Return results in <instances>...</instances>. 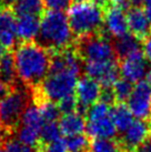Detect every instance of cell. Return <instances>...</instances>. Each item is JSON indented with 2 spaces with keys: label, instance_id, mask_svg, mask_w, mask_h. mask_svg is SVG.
<instances>
[{
  "label": "cell",
  "instance_id": "obj_37",
  "mask_svg": "<svg viewBox=\"0 0 151 152\" xmlns=\"http://www.w3.org/2000/svg\"><path fill=\"white\" fill-rule=\"evenodd\" d=\"M11 89L12 88H10V87L6 85L4 82L0 81V100H1L6 94H8V93L10 92V90H11Z\"/></svg>",
  "mask_w": 151,
  "mask_h": 152
},
{
  "label": "cell",
  "instance_id": "obj_35",
  "mask_svg": "<svg viewBox=\"0 0 151 152\" xmlns=\"http://www.w3.org/2000/svg\"><path fill=\"white\" fill-rule=\"evenodd\" d=\"M12 132L10 130H8L7 128H4V126L0 124V145L1 144H4L7 141H8L9 135L11 134Z\"/></svg>",
  "mask_w": 151,
  "mask_h": 152
},
{
  "label": "cell",
  "instance_id": "obj_40",
  "mask_svg": "<svg viewBox=\"0 0 151 152\" xmlns=\"http://www.w3.org/2000/svg\"><path fill=\"white\" fill-rule=\"evenodd\" d=\"M75 4H80V2H88V1H91V0H71Z\"/></svg>",
  "mask_w": 151,
  "mask_h": 152
},
{
  "label": "cell",
  "instance_id": "obj_46",
  "mask_svg": "<svg viewBox=\"0 0 151 152\" xmlns=\"http://www.w3.org/2000/svg\"><path fill=\"white\" fill-rule=\"evenodd\" d=\"M150 127H151V123H150Z\"/></svg>",
  "mask_w": 151,
  "mask_h": 152
},
{
  "label": "cell",
  "instance_id": "obj_4",
  "mask_svg": "<svg viewBox=\"0 0 151 152\" xmlns=\"http://www.w3.org/2000/svg\"><path fill=\"white\" fill-rule=\"evenodd\" d=\"M107 32H101L86 36L76 40L73 48L80 59L84 62H100L117 60L114 47L110 41Z\"/></svg>",
  "mask_w": 151,
  "mask_h": 152
},
{
  "label": "cell",
  "instance_id": "obj_2",
  "mask_svg": "<svg viewBox=\"0 0 151 152\" xmlns=\"http://www.w3.org/2000/svg\"><path fill=\"white\" fill-rule=\"evenodd\" d=\"M72 34L67 15L59 10H48L42 15L37 43L54 53L73 46Z\"/></svg>",
  "mask_w": 151,
  "mask_h": 152
},
{
  "label": "cell",
  "instance_id": "obj_23",
  "mask_svg": "<svg viewBox=\"0 0 151 152\" xmlns=\"http://www.w3.org/2000/svg\"><path fill=\"white\" fill-rule=\"evenodd\" d=\"M40 110L42 118L45 122H56L60 118V110L58 108V104L55 102L48 101V100H40V101L34 102Z\"/></svg>",
  "mask_w": 151,
  "mask_h": 152
},
{
  "label": "cell",
  "instance_id": "obj_28",
  "mask_svg": "<svg viewBox=\"0 0 151 152\" xmlns=\"http://www.w3.org/2000/svg\"><path fill=\"white\" fill-rule=\"evenodd\" d=\"M110 112H111V106L101 101L96 102L87 111V114H86L87 115V121L103 118L106 115H109Z\"/></svg>",
  "mask_w": 151,
  "mask_h": 152
},
{
  "label": "cell",
  "instance_id": "obj_25",
  "mask_svg": "<svg viewBox=\"0 0 151 152\" xmlns=\"http://www.w3.org/2000/svg\"><path fill=\"white\" fill-rule=\"evenodd\" d=\"M133 90L132 83L126 79H119V80L112 86V91L116 98V103H123L128 101L131 92Z\"/></svg>",
  "mask_w": 151,
  "mask_h": 152
},
{
  "label": "cell",
  "instance_id": "obj_34",
  "mask_svg": "<svg viewBox=\"0 0 151 152\" xmlns=\"http://www.w3.org/2000/svg\"><path fill=\"white\" fill-rule=\"evenodd\" d=\"M133 152H151V137H149L146 141H143L140 145H138L133 150Z\"/></svg>",
  "mask_w": 151,
  "mask_h": 152
},
{
  "label": "cell",
  "instance_id": "obj_32",
  "mask_svg": "<svg viewBox=\"0 0 151 152\" xmlns=\"http://www.w3.org/2000/svg\"><path fill=\"white\" fill-rule=\"evenodd\" d=\"M70 1L71 0H43V4L49 10L63 11L70 7Z\"/></svg>",
  "mask_w": 151,
  "mask_h": 152
},
{
  "label": "cell",
  "instance_id": "obj_21",
  "mask_svg": "<svg viewBox=\"0 0 151 152\" xmlns=\"http://www.w3.org/2000/svg\"><path fill=\"white\" fill-rule=\"evenodd\" d=\"M18 135V140L26 145H29L31 148H37L40 143V133L41 129H38L30 126H23L19 124V127L16 129Z\"/></svg>",
  "mask_w": 151,
  "mask_h": 152
},
{
  "label": "cell",
  "instance_id": "obj_30",
  "mask_svg": "<svg viewBox=\"0 0 151 152\" xmlns=\"http://www.w3.org/2000/svg\"><path fill=\"white\" fill-rule=\"evenodd\" d=\"M4 152H37L34 148L26 145L19 140H8L4 144Z\"/></svg>",
  "mask_w": 151,
  "mask_h": 152
},
{
  "label": "cell",
  "instance_id": "obj_3",
  "mask_svg": "<svg viewBox=\"0 0 151 152\" xmlns=\"http://www.w3.org/2000/svg\"><path fill=\"white\" fill-rule=\"evenodd\" d=\"M67 17L70 29L77 39L103 30L105 10L92 1L73 4L68 8Z\"/></svg>",
  "mask_w": 151,
  "mask_h": 152
},
{
  "label": "cell",
  "instance_id": "obj_20",
  "mask_svg": "<svg viewBox=\"0 0 151 152\" xmlns=\"http://www.w3.org/2000/svg\"><path fill=\"white\" fill-rule=\"evenodd\" d=\"M114 126L118 131L123 133L133 122V114L131 113L129 108L123 103H117L111 108L110 112Z\"/></svg>",
  "mask_w": 151,
  "mask_h": 152
},
{
  "label": "cell",
  "instance_id": "obj_17",
  "mask_svg": "<svg viewBox=\"0 0 151 152\" xmlns=\"http://www.w3.org/2000/svg\"><path fill=\"white\" fill-rule=\"evenodd\" d=\"M17 17L23 16H36L40 17L43 15L45 4L43 0H16L10 9Z\"/></svg>",
  "mask_w": 151,
  "mask_h": 152
},
{
  "label": "cell",
  "instance_id": "obj_13",
  "mask_svg": "<svg viewBox=\"0 0 151 152\" xmlns=\"http://www.w3.org/2000/svg\"><path fill=\"white\" fill-rule=\"evenodd\" d=\"M128 28L131 34L139 40L143 41L151 34V26L149 23L144 10L142 8H129L127 11Z\"/></svg>",
  "mask_w": 151,
  "mask_h": 152
},
{
  "label": "cell",
  "instance_id": "obj_8",
  "mask_svg": "<svg viewBox=\"0 0 151 152\" xmlns=\"http://www.w3.org/2000/svg\"><path fill=\"white\" fill-rule=\"evenodd\" d=\"M84 69L86 75L99 82L102 88H112V86L119 80L117 60L84 62Z\"/></svg>",
  "mask_w": 151,
  "mask_h": 152
},
{
  "label": "cell",
  "instance_id": "obj_31",
  "mask_svg": "<svg viewBox=\"0 0 151 152\" xmlns=\"http://www.w3.org/2000/svg\"><path fill=\"white\" fill-rule=\"evenodd\" d=\"M57 104H58L59 110H60V112L62 114L75 112L76 110H77V99H76L75 93L63 98L62 100L57 102Z\"/></svg>",
  "mask_w": 151,
  "mask_h": 152
},
{
  "label": "cell",
  "instance_id": "obj_38",
  "mask_svg": "<svg viewBox=\"0 0 151 152\" xmlns=\"http://www.w3.org/2000/svg\"><path fill=\"white\" fill-rule=\"evenodd\" d=\"M127 2H128V0H111V4L113 6L125 7V8H127Z\"/></svg>",
  "mask_w": 151,
  "mask_h": 152
},
{
  "label": "cell",
  "instance_id": "obj_33",
  "mask_svg": "<svg viewBox=\"0 0 151 152\" xmlns=\"http://www.w3.org/2000/svg\"><path fill=\"white\" fill-rule=\"evenodd\" d=\"M143 53H144V57L147 61H149L151 64V34L143 40Z\"/></svg>",
  "mask_w": 151,
  "mask_h": 152
},
{
  "label": "cell",
  "instance_id": "obj_1",
  "mask_svg": "<svg viewBox=\"0 0 151 152\" xmlns=\"http://www.w3.org/2000/svg\"><path fill=\"white\" fill-rule=\"evenodd\" d=\"M18 79L30 90L45 80L51 61V52L34 41L18 45L13 53Z\"/></svg>",
  "mask_w": 151,
  "mask_h": 152
},
{
  "label": "cell",
  "instance_id": "obj_12",
  "mask_svg": "<svg viewBox=\"0 0 151 152\" xmlns=\"http://www.w3.org/2000/svg\"><path fill=\"white\" fill-rule=\"evenodd\" d=\"M15 15L10 9L0 10V45L6 50H11L17 42Z\"/></svg>",
  "mask_w": 151,
  "mask_h": 152
},
{
  "label": "cell",
  "instance_id": "obj_9",
  "mask_svg": "<svg viewBox=\"0 0 151 152\" xmlns=\"http://www.w3.org/2000/svg\"><path fill=\"white\" fill-rule=\"evenodd\" d=\"M121 61L120 73L123 77V79L130 81L131 83H138L142 81L144 77H147L149 70L147 66V59L144 57L142 49L132 52Z\"/></svg>",
  "mask_w": 151,
  "mask_h": 152
},
{
  "label": "cell",
  "instance_id": "obj_19",
  "mask_svg": "<svg viewBox=\"0 0 151 152\" xmlns=\"http://www.w3.org/2000/svg\"><path fill=\"white\" fill-rule=\"evenodd\" d=\"M140 43H141V40H139L132 34H127L120 38H117L114 41V45H113L117 58L122 60L129 55H131L132 52L141 49Z\"/></svg>",
  "mask_w": 151,
  "mask_h": 152
},
{
  "label": "cell",
  "instance_id": "obj_39",
  "mask_svg": "<svg viewBox=\"0 0 151 152\" xmlns=\"http://www.w3.org/2000/svg\"><path fill=\"white\" fill-rule=\"evenodd\" d=\"M146 78H147V82L151 86V69L149 70V71H148L147 77H146Z\"/></svg>",
  "mask_w": 151,
  "mask_h": 152
},
{
  "label": "cell",
  "instance_id": "obj_6",
  "mask_svg": "<svg viewBox=\"0 0 151 152\" xmlns=\"http://www.w3.org/2000/svg\"><path fill=\"white\" fill-rule=\"evenodd\" d=\"M101 90V86L95 79L88 76L81 77L75 89V96L77 99L76 111L82 115L87 114L89 108L100 99Z\"/></svg>",
  "mask_w": 151,
  "mask_h": 152
},
{
  "label": "cell",
  "instance_id": "obj_29",
  "mask_svg": "<svg viewBox=\"0 0 151 152\" xmlns=\"http://www.w3.org/2000/svg\"><path fill=\"white\" fill-rule=\"evenodd\" d=\"M37 152H68L67 145L63 139H58L48 144H42L39 143L37 148H36Z\"/></svg>",
  "mask_w": 151,
  "mask_h": 152
},
{
  "label": "cell",
  "instance_id": "obj_10",
  "mask_svg": "<svg viewBox=\"0 0 151 152\" xmlns=\"http://www.w3.org/2000/svg\"><path fill=\"white\" fill-rule=\"evenodd\" d=\"M151 127L147 120H136L131 123V126L127 129L122 137L117 140L120 149L129 152H133V150L143 141L150 137Z\"/></svg>",
  "mask_w": 151,
  "mask_h": 152
},
{
  "label": "cell",
  "instance_id": "obj_47",
  "mask_svg": "<svg viewBox=\"0 0 151 152\" xmlns=\"http://www.w3.org/2000/svg\"><path fill=\"white\" fill-rule=\"evenodd\" d=\"M88 152H91V151H88Z\"/></svg>",
  "mask_w": 151,
  "mask_h": 152
},
{
  "label": "cell",
  "instance_id": "obj_15",
  "mask_svg": "<svg viewBox=\"0 0 151 152\" xmlns=\"http://www.w3.org/2000/svg\"><path fill=\"white\" fill-rule=\"evenodd\" d=\"M58 124L60 131H61V134L70 137V135L82 133L86 130L87 121L82 114L75 111L71 113L63 114L62 117L59 119Z\"/></svg>",
  "mask_w": 151,
  "mask_h": 152
},
{
  "label": "cell",
  "instance_id": "obj_16",
  "mask_svg": "<svg viewBox=\"0 0 151 152\" xmlns=\"http://www.w3.org/2000/svg\"><path fill=\"white\" fill-rule=\"evenodd\" d=\"M40 29V20L36 16L18 17L16 22V34L22 41H32L37 38Z\"/></svg>",
  "mask_w": 151,
  "mask_h": 152
},
{
  "label": "cell",
  "instance_id": "obj_36",
  "mask_svg": "<svg viewBox=\"0 0 151 152\" xmlns=\"http://www.w3.org/2000/svg\"><path fill=\"white\" fill-rule=\"evenodd\" d=\"M93 4H96L97 6H99L100 8H102L103 10H107L110 6H112L111 0H91Z\"/></svg>",
  "mask_w": 151,
  "mask_h": 152
},
{
  "label": "cell",
  "instance_id": "obj_26",
  "mask_svg": "<svg viewBox=\"0 0 151 152\" xmlns=\"http://www.w3.org/2000/svg\"><path fill=\"white\" fill-rule=\"evenodd\" d=\"M61 131L59 128V124L56 122H46L43 124L40 133V143L48 144L54 142L56 140L60 139Z\"/></svg>",
  "mask_w": 151,
  "mask_h": 152
},
{
  "label": "cell",
  "instance_id": "obj_24",
  "mask_svg": "<svg viewBox=\"0 0 151 152\" xmlns=\"http://www.w3.org/2000/svg\"><path fill=\"white\" fill-rule=\"evenodd\" d=\"M67 145L68 152H88L90 142L87 135L79 133V134L70 135L65 139Z\"/></svg>",
  "mask_w": 151,
  "mask_h": 152
},
{
  "label": "cell",
  "instance_id": "obj_42",
  "mask_svg": "<svg viewBox=\"0 0 151 152\" xmlns=\"http://www.w3.org/2000/svg\"><path fill=\"white\" fill-rule=\"evenodd\" d=\"M4 51H6V49H4V47H2V46H1V45H0V56L2 55V53H4Z\"/></svg>",
  "mask_w": 151,
  "mask_h": 152
},
{
  "label": "cell",
  "instance_id": "obj_27",
  "mask_svg": "<svg viewBox=\"0 0 151 152\" xmlns=\"http://www.w3.org/2000/svg\"><path fill=\"white\" fill-rule=\"evenodd\" d=\"M91 152H120L118 141L112 139H93L90 144Z\"/></svg>",
  "mask_w": 151,
  "mask_h": 152
},
{
  "label": "cell",
  "instance_id": "obj_43",
  "mask_svg": "<svg viewBox=\"0 0 151 152\" xmlns=\"http://www.w3.org/2000/svg\"><path fill=\"white\" fill-rule=\"evenodd\" d=\"M0 152H4V149L1 148V147H0Z\"/></svg>",
  "mask_w": 151,
  "mask_h": 152
},
{
  "label": "cell",
  "instance_id": "obj_5",
  "mask_svg": "<svg viewBox=\"0 0 151 152\" xmlns=\"http://www.w3.org/2000/svg\"><path fill=\"white\" fill-rule=\"evenodd\" d=\"M29 94L25 89L13 87L8 94L0 100V124L11 132L16 131L22 113L28 107Z\"/></svg>",
  "mask_w": 151,
  "mask_h": 152
},
{
  "label": "cell",
  "instance_id": "obj_44",
  "mask_svg": "<svg viewBox=\"0 0 151 152\" xmlns=\"http://www.w3.org/2000/svg\"><path fill=\"white\" fill-rule=\"evenodd\" d=\"M120 152H129V151H126V150H120Z\"/></svg>",
  "mask_w": 151,
  "mask_h": 152
},
{
  "label": "cell",
  "instance_id": "obj_11",
  "mask_svg": "<svg viewBox=\"0 0 151 152\" xmlns=\"http://www.w3.org/2000/svg\"><path fill=\"white\" fill-rule=\"evenodd\" d=\"M105 27L106 32L116 39L129 34L127 15L121 7L112 4L105 10Z\"/></svg>",
  "mask_w": 151,
  "mask_h": 152
},
{
  "label": "cell",
  "instance_id": "obj_45",
  "mask_svg": "<svg viewBox=\"0 0 151 152\" xmlns=\"http://www.w3.org/2000/svg\"><path fill=\"white\" fill-rule=\"evenodd\" d=\"M0 78H1V75H0Z\"/></svg>",
  "mask_w": 151,
  "mask_h": 152
},
{
  "label": "cell",
  "instance_id": "obj_41",
  "mask_svg": "<svg viewBox=\"0 0 151 152\" xmlns=\"http://www.w3.org/2000/svg\"><path fill=\"white\" fill-rule=\"evenodd\" d=\"M143 4H144V6H150L151 0H143Z\"/></svg>",
  "mask_w": 151,
  "mask_h": 152
},
{
  "label": "cell",
  "instance_id": "obj_22",
  "mask_svg": "<svg viewBox=\"0 0 151 152\" xmlns=\"http://www.w3.org/2000/svg\"><path fill=\"white\" fill-rule=\"evenodd\" d=\"M45 120L42 118L39 107L36 103L29 104L26 108L25 112L22 113L20 119V123L19 124H23V126H30V127H34L38 129H42L43 124H45Z\"/></svg>",
  "mask_w": 151,
  "mask_h": 152
},
{
  "label": "cell",
  "instance_id": "obj_14",
  "mask_svg": "<svg viewBox=\"0 0 151 152\" xmlns=\"http://www.w3.org/2000/svg\"><path fill=\"white\" fill-rule=\"evenodd\" d=\"M86 131L88 137L93 139H112L117 133V128L109 114L103 118L87 121Z\"/></svg>",
  "mask_w": 151,
  "mask_h": 152
},
{
  "label": "cell",
  "instance_id": "obj_7",
  "mask_svg": "<svg viewBox=\"0 0 151 152\" xmlns=\"http://www.w3.org/2000/svg\"><path fill=\"white\" fill-rule=\"evenodd\" d=\"M128 108L139 120L151 119V86L147 81H140L128 99Z\"/></svg>",
  "mask_w": 151,
  "mask_h": 152
},
{
  "label": "cell",
  "instance_id": "obj_18",
  "mask_svg": "<svg viewBox=\"0 0 151 152\" xmlns=\"http://www.w3.org/2000/svg\"><path fill=\"white\" fill-rule=\"evenodd\" d=\"M0 75L2 82H4L10 88L15 87L17 76V69L15 64V58L10 51H4L0 56Z\"/></svg>",
  "mask_w": 151,
  "mask_h": 152
}]
</instances>
